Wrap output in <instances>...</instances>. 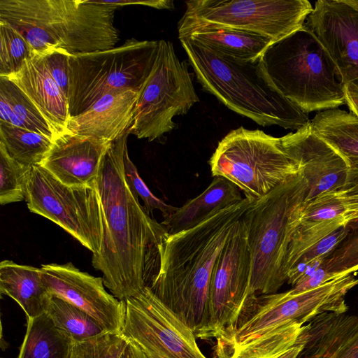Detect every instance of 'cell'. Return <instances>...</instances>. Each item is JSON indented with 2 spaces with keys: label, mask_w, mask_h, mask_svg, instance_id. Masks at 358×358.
Segmentation results:
<instances>
[{
  "label": "cell",
  "mask_w": 358,
  "mask_h": 358,
  "mask_svg": "<svg viewBox=\"0 0 358 358\" xmlns=\"http://www.w3.org/2000/svg\"><path fill=\"white\" fill-rule=\"evenodd\" d=\"M129 130L114 141L99 169L96 189L101 217L100 248L92 264L103 274L105 287L120 301L148 285L152 255L168 234L140 204L125 178L124 154Z\"/></svg>",
  "instance_id": "6da1fadb"
},
{
  "label": "cell",
  "mask_w": 358,
  "mask_h": 358,
  "mask_svg": "<svg viewBox=\"0 0 358 358\" xmlns=\"http://www.w3.org/2000/svg\"><path fill=\"white\" fill-rule=\"evenodd\" d=\"M252 202L245 197L190 229L167 234L157 245L158 268L148 286L196 338L203 340L208 324L215 262Z\"/></svg>",
  "instance_id": "7a4b0ae2"
},
{
  "label": "cell",
  "mask_w": 358,
  "mask_h": 358,
  "mask_svg": "<svg viewBox=\"0 0 358 358\" xmlns=\"http://www.w3.org/2000/svg\"><path fill=\"white\" fill-rule=\"evenodd\" d=\"M203 89L234 112L263 126L297 131L310 122L307 113L280 94L265 73L260 57L241 60L179 38Z\"/></svg>",
  "instance_id": "3957f363"
},
{
  "label": "cell",
  "mask_w": 358,
  "mask_h": 358,
  "mask_svg": "<svg viewBox=\"0 0 358 358\" xmlns=\"http://www.w3.org/2000/svg\"><path fill=\"white\" fill-rule=\"evenodd\" d=\"M308 193L300 172L254 201L243 216L252 259L249 298L277 293L287 281L292 231Z\"/></svg>",
  "instance_id": "277c9868"
},
{
  "label": "cell",
  "mask_w": 358,
  "mask_h": 358,
  "mask_svg": "<svg viewBox=\"0 0 358 358\" xmlns=\"http://www.w3.org/2000/svg\"><path fill=\"white\" fill-rule=\"evenodd\" d=\"M277 91L305 113L345 104L344 86L329 55L303 24L260 57Z\"/></svg>",
  "instance_id": "5b68a950"
},
{
  "label": "cell",
  "mask_w": 358,
  "mask_h": 358,
  "mask_svg": "<svg viewBox=\"0 0 358 358\" xmlns=\"http://www.w3.org/2000/svg\"><path fill=\"white\" fill-rule=\"evenodd\" d=\"M158 50L159 41L131 38L111 49L70 54V117L84 113L110 92L124 89L138 92L152 71Z\"/></svg>",
  "instance_id": "8992f818"
},
{
  "label": "cell",
  "mask_w": 358,
  "mask_h": 358,
  "mask_svg": "<svg viewBox=\"0 0 358 358\" xmlns=\"http://www.w3.org/2000/svg\"><path fill=\"white\" fill-rule=\"evenodd\" d=\"M357 285L358 278L348 274L296 294L288 290L257 296L245 304L236 324L217 338L215 346H240L291 322L303 324L323 313H346L345 295Z\"/></svg>",
  "instance_id": "52a82bcc"
},
{
  "label": "cell",
  "mask_w": 358,
  "mask_h": 358,
  "mask_svg": "<svg viewBox=\"0 0 358 358\" xmlns=\"http://www.w3.org/2000/svg\"><path fill=\"white\" fill-rule=\"evenodd\" d=\"M209 164L254 201L297 174V165L282 150L280 138L259 129L231 130L219 143Z\"/></svg>",
  "instance_id": "ba28073f"
},
{
  "label": "cell",
  "mask_w": 358,
  "mask_h": 358,
  "mask_svg": "<svg viewBox=\"0 0 358 358\" xmlns=\"http://www.w3.org/2000/svg\"><path fill=\"white\" fill-rule=\"evenodd\" d=\"M199 101L187 65L171 42L159 40L157 56L138 93L129 134L152 141L173 130V118L185 115Z\"/></svg>",
  "instance_id": "9c48e42d"
},
{
  "label": "cell",
  "mask_w": 358,
  "mask_h": 358,
  "mask_svg": "<svg viewBox=\"0 0 358 358\" xmlns=\"http://www.w3.org/2000/svg\"><path fill=\"white\" fill-rule=\"evenodd\" d=\"M25 201L31 212L59 225L92 254L99 251L102 223L96 187L66 185L38 165L31 168Z\"/></svg>",
  "instance_id": "30bf717a"
},
{
  "label": "cell",
  "mask_w": 358,
  "mask_h": 358,
  "mask_svg": "<svg viewBox=\"0 0 358 358\" xmlns=\"http://www.w3.org/2000/svg\"><path fill=\"white\" fill-rule=\"evenodd\" d=\"M183 17L254 33L277 42L303 27L307 0H190Z\"/></svg>",
  "instance_id": "8fae6325"
},
{
  "label": "cell",
  "mask_w": 358,
  "mask_h": 358,
  "mask_svg": "<svg viewBox=\"0 0 358 358\" xmlns=\"http://www.w3.org/2000/svg\"><path fill=\"white\" fill-rule=\"evenodd\" d=\"M44 24L71 55L115 48L120 39L114 26L118 8L106 0H32Z\"/></svg>",
  "instance_id": "7c38bea8"
},
{
  "label": "cell",
  "mask_w": 358,
  "mask_h": 358,
  "mask_svg": "<svg viewBox=\"0 0 358 358\" xmlns=\"http://www.w3.org/2000/svg\"><path fill=\"white\" fill-rule=\"evenodd\" d=\"M122 334L147 358H207L194 332L148 286L125 300Z\"/></svg>",
  "instance_id": "4fadbf2b"
},
{
  "label": "cell",
  "mask_w": 358,
  "mask_h": 358,
  "mask_svg": "<svg viewBox=\"0 0 358 358\" xmlns=\"http://www.w3.org/2000/svg\"><path fill=\"white\" fill-rule=\"evenodd\" d=\"M252 259L243 217L215 262L209 289V320L203 340L217 338L236 322L249 298Z\"/></svg>",
  "instance_id": "5bb4252c"
},
{
  "label": "cell",
  "mask_w": 358,
  "mask_h": 358,
  "mask_svg": "<svg viewBox=\"0 0 358 358\" xmlns=\"http://www.w3.org/2000/svg\"><path fill=\"white\" fill-rule=\"evenodd\" d=\"M42 280L51 294L81 309L108 331L122 334L126 303L106 289L102 277L81 271L72 263L43 264Z\"/></svg>",
  "instance_id": "9a60e30c"
},
{
  "label": "cell",
  "mask_w": 358,
  "mask_h": 358,
  "mask_svg": "<svg viewBox=\"0 0 358 358\" xmlns=\"http://www.w3.org/2000/svg\"><path fill=\"white\" fill-rule=\"evenodd\" d=\"M305 24L329 55L343 85H358V10L346 0H318Z\"/></svg>",
  "instance_id": "2e32d148"
},
{
  "label": "cell",
  "mask_w": 358,
  "mask_h": 358,
  "mask_svg": "<svg viewBox=\"0 0 358 358\" xmlns=\"http://www.w3.org/2000/svg\"><path fill=\"white\" fill-rule=\"evenodd\" d=\"M279 138L282 150L297 165L308 184L304 202L336 193L344 186L350 170L348 164L313 131L310 122Z\"/></svg>",
  "instance_id": "e0dca14e"
},
{
  "label": "cell",
  "mask_w": 358,
  "mask_h": 358,
  "mask_svg": "<svg viewBox=\"0 0 358 358\" xmlns=\"http://www.w3.org/2000/svg\"><path fill=\"white\" fill-rule=\"evenodd\" d=\"M112 143L68 131L54 138L41 166L66 185L95 188L101 162Z\"/></svg>",
  "instance_id": "ac0fdd59"
},
{
  "label": "cell",
  "mask_w": 358,
  "mask_h": 358,
  "mask_svg": "<svg viewBox=\"0 0 358 358\" xmlns=\"http://www.w3.org/2000/svg\"><path fill=\"white\" fill-rule=\"evenodd\" d=\"M296 358H358V315L326 312L303 324Z\"/></svg>",
  "instance_id": "d6986e66"
},
{
  "label": "cell",
  "mask_w": 358,
  "mask_h": 358,
  "mask_svg": "<svg viewBox=\"0 0 358 358\" xmlns=\"http://www.w3.org/2000/svg\"><path fill=\"white\" fill-rule=\"evenodd\" d=\"M138 93L133 89L107 93L84 113L70 117L69 131L113 142L131 126Z\"/></svg>",
  "instance_id": "ffe728a7"
},
{
  "label": "cell",
  "mask_w": 358,
  "mask_h": 358,
  "mask_svg": "<svg viewBox=\"0 0 358 358\" xmlns=\"http://www.w3.org/2000/svg\"><path fill=\"white\" fill-rule=\"evenodd\" d=\"M7 78L44 117L55 138L69 131L70 116L67 99L50 74L42 57L32 56L17 73Z\"/></svg>",
  "instance_id": "44dd1931"
},
{
  "label": "cell",
  "mask_w": 358,
  "mask_h": 358,
  "mask_svg": "<svg viewBox=\"0 0 358 358\" xmlns=\"http://www.w3.org/2000/svg\"><path fill=\"white\" fill-rule=\"evenodd\" d=\"M345 207L336 193L303 202L292 231L286 274L308 249L347 223Z\"/></svg>",
  "instance_id": "7402d4cb"
},
{
  "label": "cell",
  "mask_w": 358,
  "mask_h": 358,
  "mask_svg": "<svg viewBox=\"0 0 358 358\" xmlns=\"http://www.w3.org/2000/svg\"><path fill=\"white\" fill-rule=\"evenodd\" d=\"M178 38L186 37L214 52L241 60L260 57L273 42L268 38L235 29L182 17Z\"/></svg>",
  "instance_id": "603a6c76"
},
{
  "label": "cell",
  "mask_w": 358,
  "mask_h": 358,
  "mask_svg": "<svg viewBox=\"0 0 358 358\" xmlns=\"http://www.w3.org/2000/svg\"><path fill=\"white\" fill-rule=\"evenodd\" d=\"M243 199L240 189L234 183L216 176L202 193L164 217L161 224L169 234H176L199 224L213 213Z\"/></svg>",
  "instance_id": "cb8c5ba5"
},
{
  "label": "cell",
  "mask_w": 358,
  "mask_h": 358,
  "mask_svg": "<svg viewBox=\"0 0 358 358\" xmlns=\"http://www.w3.org/2000/svg\"><path fill=\"white\" fill-rule=\"evenodd\" d=\"M0 293L15 300L27 318L44 313V301L49 294L42 280L41 268L7 259L0 263Z\"/></svg>",
  "instance_id": "d4e9b609"
},
{
  "label": "cell",
  "mask_w": 358,
  "mask_h": 358,
  "mask_svg": "<svg viewBox=\"0 0 358 358\" xmlns=\"http://www.w3.org/2000/svg\"><path fill=\"white\" fill-rule=\"evenodd\" d=\"M313 131L346 160L358 167V117L338 108L318 112L310 121Z\"/></svg>",
  "instance_id": "484cf974"
},
{
  "label": "cell",
  "mask_w": 358,
  "mask_h": 358,
  "mask_svg": "<svg viewBox=\"0 0 358 358\" xmlns=\"http://www.w3.org/2000/svg\"><path fill=\"white\" fill-rule=\"evenodd\" d=\"M0 21L8 23L22 36L32 56L43 57L59 49L58 41L41 22L32 0H0Z\"/></svg>",
  "instance_id": "4316f807"
},
{
  "label": "cell",
  "mask_w": 358,
  "mask_h": 358,
  "mask_svg": "<svg viewBox=\"0 0 358 358\" xmlns=\"http://www.w3.org/2000/svg\"><path fill=\"white\" fill-rule=\"evenodd\" d=\"M73 341L43 313L27 318L17 358H69Z\"/></svg>",
  "instance_id": "83f0119b"
},
{
  "label": "cell",
  "mask_w": 358,
  "mask_h": 358,
  "mask_svg": "<svg viewBox=\"0 0 358 358\" xmlns=\"http://www.w3.org/2000/svg\"><path fill=\"white\" fill-rule=\"evenodd\" d=\"M302 325L291 322L240 346H215V358H278L295 344Z\"/></svg>",
  "instance_id": "f1b7e54d"
},
{
  "label": "cell",
  "mask_w": 358,
  "mask_h": 358,
  "mask_svg": "<svg viewBox=\"0 0 358 358\" xmlns=\"http://www.w3.org/2000/svg\"><path fill=\"white\" fill-rule=\"evenodd\" d=\"M43 310L54 325L73 343L83 342L108 332L90 315L56 296L48 295Z\"/></svg>",
  "instance_id": "f546056e"
},
{
  "label": "cell",
  "mask_w": 358,
  "mask_h": 358,
  "mask_svg": "<svg viewBox=\"0 0 358 358\" xmlns=\"http://www.w3.org/2000/svg\"><path fill=\"white\" fill-rule=\"evenodd\" d=\"M0 143L11 158L33 167L42 164L53 140L41 134L0 122Z\"/></svg>",
  "instance_id": "4dcf8cb0"
},
{
  "label": "cell",
  "mask_w": 358,
  "mask_h": 358,
  "mask_svg": "<svg viewBox=\"0 0 358 358\" xmlns=\"http://www.w3.org/2000/svg\"><path fill=\"white\" fill-rule=\"evenodd\" d=\"M0 95L10 106L9 123L54 140L48 124L25 94L7 77L0 76Z\"/></svg>",
  "instance_id": "1f68e13d"
},
{
  "label": "cell",
  "mask_w": 358,
  "mask_h": 358,
  "mask_svg": "<svg viewBox=\"0 0 358 358\" xmlns=\"http://www.w3.org/2000/svg\"><path fill=\"white\" fill-rule=\"evenodd\" d=\"M32 167L11 158L0 143V203L6 205L26 199Z\"/></svg>",
  "instance_id": "d6a6232c"
},
{
  "label": "cell",
  "mask_w": 358,
  "mask_h": 358,
  "mask_svg": "<svg viewBox=\"0 0 358 358\" xmlns=\"http://www.w3.org/2000/svg\"><path fill=\"white\" fill-rule=\"evenodd\" d=\"M32 50L22 36L8 23L0 21V76L17 73Z\"/></svg>",
  "instance_id": "836d02e7"
},
{
  "label": "cell",
  "mask_w": 358,
  "mask_h": 358,
  "mask_svg": "<svg viewBox=\"0 0 358 358\" xmlns=\"http://www.w3.org/2000/svg\"><path fill=\"white\" fill-rule=\"evenodd\" d=\"M346 225L348 235L323 262L327 271L336 276L358 271V217L348 221Z\"/></svg>",
  "instance_id": "e575fe53"
},
{
  "label": "cell",
  "mask_w": 358,
  "mask_h": 358,
  "mask_svg": "<svg viewBox=\"0 0 358 358\" xmlns=\"http://www.w3.org/2000/svg\"><path fill=\"white\" fill-rule=\"evenodd\" d=\"M129 341L122 334L106 332L73 343L69 358H121Z\"/></svg>",
  "instance_id": "d590c367"
},
{
  "label": "cell",
  "mask_w": 358,
  "mask_h": 358,
  "mask_svg": "<svg viewBox=\"0 0 358 358\" xmlns=\"http://www.w3.org/2000/svg\"><path fill=\"white\" fill-rule=\"evenodd\" d=\"M124 169L125 178L131 192L141 199L144 203L143 207L149 215L154 210H158L161 211L164 218L177 210L178 207L166 203L155 196L149 189L138 174L136 166L130 159L127 148L124 154Z\"/></svg>",
  "instance_id": "8d00e7d4"
},
{
  "label": "cell",
  "mask_w": 358,
  "mask_h": 358,
  "mask_svg": "<svg viewBox=\"0 0 358 358\" xmlns=\"http://www.w3.org/2000/svg\"><path fill=\"white\" fill-rule=\"evenodd\" d=\"M70 54L63 49H57L43 56L44 64L68 101L69 57Z\"/></svg>",
  "instance_id": "74e56055"
},
{
  "label": "cell",
  "mask_w": 358,
  "mask_h": 358,
  "mask_svg": "<svg viewBox=\"0 0 358 358\" xmlns=\"http://www.w3.org/2000/svg\"><path fill=\"white\" fill-rule=\"evenodd\" d=\"M348 233V228L345 224L306 251L295 264L297 262L309 263L317 259L327 257L338 247L341 241L346 237Z\"/></svg>",
  "instance_id": "f35d334b"
},
{
  "label": "cell",
  "mask_w": 358,
  "mask_h": 358,
  "mask_svg": "<svg viewBox=\"0 0 358 358\" xmlns=\"http://www.w3.org/2000/svg\"><path fill=\"white\" fill-rule=\"evenodd\" d=\"M345 209L347 222L358 217V167L350 168L344 186L337 192Z\"/></svg>",
  "instance_id": "ab89813d"
},
{
  "label": "cell",
  "mask_w": 358,
  "mask_h": 358,
  "mask_svg": "<svg viewBox=\"0 0 358 358\" xmlns=\"http://www.w3.org/2000/svg\"><path fill=\"white\" fill-rule=\"evenodd\" d=\"M339 277L341 276H336L327 271L322 263L311 275L296 283L289 292L292 294H299L316 288Z\"/></svg>",
  "instance_id": "60d3db41"
},
{
  "label": "cell",
  "mask_w": 358,
  "mask_h": 358,
  "mask_svg": "<svg viewBox=\"0 0 358 358\" xmlns=\"http://www.w3.org/2000/svg\"><path fill=\"white\" fill-rule=\"evenodd\" d=\"M110 3L119 6L129 5H142L152 7L157 9H171L174 7L173 1L158 0V1H130L118 0L108 1Z\"/></svg>",
  "instance_id": "b9f144b4"
},
{
  "label": "cell",
  "mask_w": 358,
  "mask_h": 358,
  "mask_svg": "<svg viewBox=\"0 0 358 358\" xmlns=\"http://www.w3.org/2000/svg\"><path fill=\"white\" fill-rule=\"evenodd\" d=\"M344 93L350 112L358 117V85L354 83L344 85Z\"/></svg>",
  "instance_id": "7bdbcfd3"
},
{
  "label": "cell",
  "mask_w": 358,
  "mask_h": 358,
  "mask_svg": "<svg viewBox=\"0 0 358 358\" xmlns=\"http://www.w3.org/2000/svg\"><path fill=\"white\" fill-rule=\"evenodd\" d=\"M121 358H147V357L136 343L129 341Z\"/></svg>",
  "instance_id": "ee69618b"
},
{
  "label": "cell",
  "mask_w": 358,
  "mask_h": 358,
  "mask_svg": "<svg viewBox=\"0 0 358 358\" xmlns=\"http://www.w3.org/2000/svg\"><path fill=\"white\" fill-rule=\"evenodd\" d=\"M302 345L295 343V344L289 348L285 352L279 356L278 358H296L301 351Z\"/></svg>",
  "instance_id": "f6af8a7d"
},
{
  "label": "cell",
  "mask_w": 358,
  "mask_h": 358,
  "mask_svg": "<svg viewBox=\"0 0 358 358\" xmlns=\"http://www.w3.org/2000/svg\"><path fill=\"white\" fill-rule=\"evenodd\" d=\"M1 358H3V357H1Z\"/></svg>",
  "instance_id": "bcb514c9"
}]
</instances>
